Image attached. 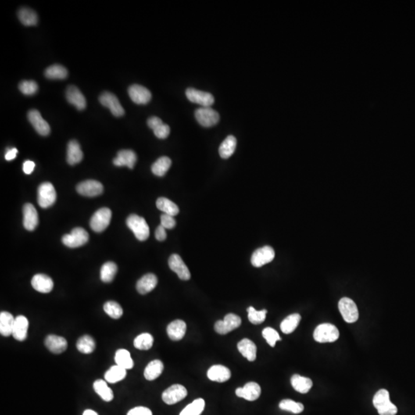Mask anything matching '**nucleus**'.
I'll list each match as a JSON object with an SVG mask.
<instances>
[{
	"label": "nucleus",
	"mask_w": 415,
	"mask_h": 415,
	"mask_svg": "<svg viewBox=\"0 0 415 415\" xmlns=\"http://www.w3.org/2000/svg\"><path fill=\"white\" fill-rule=\"evenodd\" d=\"M154 338L149 333H142L134 340L135 348L138 350H149L153 345Z\"/></svg>",
	"instance_id": "46"
},
{
	"label": "nucleus",
	"mask_w": 415,
	"mask_h": 415,
	"mask_svg": "<svg viewBox=\"0 0 415 415\" xmlns=\"http://www.w3.org/2000/svg\"><path fill=\"white\" fill-rule=\"evenodd\" d=\"M45 76L49 80H65L68 76V71L64 66L55 64L46 69Z\"/></svg>",
	"instance_id": "43"
},
{
	"label": "nucleus",
	"mask_w": 415,
	"mask_h": 415,
	"mask_svg": "<svg viewBox=\"0 0 415 415\" xmlns=\"http://www.w3.org/2000/svg\"><path fill=\"white\" fill-rule=\"evenodd\" d=\"M261 391L259 384L252 381L247 383L243 388H237L235 394L239 398H244L249 402H254L260 397Z\"/></svg>",
	"instance_id": "19"
},
{
	"label": "nucleus",
	"mask_w": 415,
	"mask_h": 415,
	"mask_svg": "<svg viewBox=\"0 0 415 415\" xmlns=\"http://www.w3.org/2000/svg\"><path fill=\"white\" fill-rule=\"evenodd\" d=\"M155 238H156L158 241H165L166 239V237H167V234H166V229L163 227L162 226H159V227L157 228L156 230H155Z\"/></svg>",
	"instance_id": "54"
},
{
	"label": "nucleus",
	"mask_w": 415,
	"mask_h": 415,
	"mask_svg": "<svg viewBox=\"0 0 415 415\" xmlns=\"http://www.w3.org/2000/svg\"><path fill=\"white\" fill-rule=\"evenodd\" d=\"M195 118L201 126L204 127H212L219 123V114L211 107H202L195 112Z\"/></svg>",
	"instance_id": "8"
},
{
	"label": "nucleus",
	"mask_w": 415,
	"mask_h": 415,
	"mask_svg": "<svg viewBox=\"0 0 415 415\" xmlns=\"http://www.w3.org/2000/svg\"><path fill=\"white\" fill-rule=\"evenodd\" d=\"M158 284V278L152 273L145 275L138 280L137 289L141 295H145L152 291Z\"/></svg>",
	"instance_id": "27"
},
{
	"label": "nucleus",
	"mask_w": 415,
	"mask_h": 415,
	"mask_svg": "<svg viewBox=\"0 0 415 415\" xmlns=\"http://www.w3.org/2000/svg\"><path fill=\"white\" fill-rule=\"evenodd\" d=\"M169 266L171 270L176 273L181 280L188 281L191 277L188 268L186 266L181 257L177 254L171 255L169 259Z\"/></svg>",
	"instance_id": "16"
},
{
	"label": "nucleus",
	"mask_w": 415,
	"mask_h": 415,
	"mask_svg": "<svg viewBox=\"0 0 415 415\" xmlns=\"http://www.w3.org/2000/svg\"><path fill=\"white\" fill-rule=\"evenodd\" d=\"M156 206L159 210L162 211L164 213L173 216V217L177 216L180 212V209L176 204L172 202L171 200L168 199V198H164V197H161V198L157 199Z\"/></svg>",
	"instance_id": "37"
},
{
	"label": "nucleus",
	"mask_w": 415,
	"mask_h": 415,
	"mask_svg": "<svg viewBox=\"0 0 415 415\" xmlns=\"http://www.w3.org/2000/svg\"><path fill=\"white\" fill-rule=\"evenodd\" d=\"M338 309L346 323H355L359 319V309L356 304L351 298H341L338 302Z\"/></svg>",
	"instance_id": "6"
},
{
	"label": "nucleus",
	"mask_w": 415,
	"mask_h": 415,
	"mask_svg": "<svg viewBox=\"0 0 415 415\" xmlns=\"http://www.w3.org/2000/svg\"><path fill=\"white\" fill-rule=\"evenodd\" d=\"M171 166H172V160L169 159V157H160L152 165V173L155 175V176L162 177V176H164L166 174L169 169H170Z\"/></svg>",
	"instance_id": "41"
},
{
	"label": "nucleus",
	"mask_w": 415,
	"mask_h": 415,
	"mask_svg": "<svg viewBox=\"0 0 415 415\" xmlns=\"http://www.w3.org/2000/svg\"><path fill=\"white\" fill-rule=\"evenodd\" d=\"M18 17L21 23H23L24 26H37L38 23V16L37 12L26 7H23L19 9L18 12Z\"/></svg>",
	"instance_id": "35"
},
{
	"label": "nucleus",
	"mask_w": 415,
	"mask_h": 415,
	"mask_svg": "<svg viewBox=\"0 0 415 415\" xmlns=\"http://www.w3.org/2000/svg\"><path fill=\"white\" fill-rule=\"evenodd\" d=\"M279 408L281 410L287 411L293 414L302 413L304 411V405L302 403L294 402L291 399L282 400L279 404Z\"/></svg>",
	"instance_id": "49"
},
{
	"label": "nucleus",
	"mask_w": 415,
	"mask_h": 415,
	"mask_svg": "<svg viewBox=\"0 0 415 415\" xmlns=\"http://www.w3.org/2000/svg\"><path fill=\"white\" fill-rule=\"evenodd\" d=\"M137 155L133 150H121L118 152L117 156L113 160L115 166H127L130 169H133L137 163Z\"/></svg>",
	"instance_id": "22"
},
{
	"label": "nucleus",
	"mask_w": 415,
	"mask_h": 415,
	"mask_svg": "<svg viewBox=\"0 0 415 415\" xmlns=\"http://www.w3.org/2000/svg\"><path fill=\"white\" fill-rule=\"evenodd\" d=\"M45 345L50 352L54 354H61L67 349V341L60 336L50 334L45 339Z\"/></svg>",
	"instance_id": "23"
},
{
	"label": "nucleus",
	"mask_w": 415,
	"mask_h": 415,
	"mask_svg": "<svg viewBox=\"0 0 415 415\" xmlns=\"http://www.w3.org/2000/svg\"><path fill=\"white\" fill-rule=\"evenodd\" d=\"M18 153L17 148H13L8 149L6 151V153L5 155V160L12 161L16 159V155Z\"/></svg>",
	"instance_id": "56"
},
{
	"label": "nucleus",
	"mask_w": 415,
	"mask_h": 415,
	"mask_svg": "<svg viewBox=\"0 0 415 415\" xmlns=\"http://www.w3.org/2000/svg\"><path fill=\"white\" fill-rule=\"evenodd\" d=\"M115 361L117 366L123 368V369L129 370L132 369L134 366V362L131 358L130 352L126 349H119L116 352Z\"/></svg>",
	"instance_id": "40"
},
{
	"label": "nucleus",
	"mask_w": 415,
	"mask_h": 415,
	"mask_svg": "<svg viewBox=\"0 0 415 415\" xmlns=\"http://www.w3.org/2000/svg\"><path fill=\"white\" fill-rule=\"evenodd\" d=\"M237 347L240 353L249 362H254L256 359L257 347L253 341L244 338L238 343Z\"/></svg>",
	"instance_id": "30"
},
{
	"label": "nucleus",
	"mask_w": 415,
	"mask_h": 415,
	"mask_svg": "<svg viewBox=\"0 0 415 415\" xmlns=\"http://www.w3.org/2000/svg\"><path fill=\"white\" fill-rule=\"evenodd\" d=\"M291 384L295 391L302 394H306L309 392L313 385V383L310 378L303 377L299 374H294L291 377Z\"/></svg>",
	"instance_id": "31"
},
{
	"label": "nucleus",
	"mask_w": 415,
	"mask_h": 415,
	"mask_svg": "<svg viewBox=\"0 0 415 415\" xmlns=\"http://www.w3.org/2000/svg\"><path fill=\"white\" fill-rule=\"evenodd\" d=\"M241 324L239 316L230 313L225 316L224 320L218 321L215 324V330L219 334H226L238 328Z\"/></svg>",
	"instance_id": "9"
},
{
	"label": "nucleus",
	"mask_w": 415,
	"mask_h": 415,
	"mask_svg": "<svg viewBox=\"0 0 415 415\" xmlns=\"http://www.w3.org/2000/svg\"><path fill=\"white\" fill-rule=\"evenodd\" d=\"M231 375L230 369L220 365L212 366L207 373V376L211 381L219 383L226 382L231 377Z\"/></svg>",
	"instance_id": "25"
},
{
	"label": "nucleus",
	"mask_w": 415,
	"mask_h": 415,
	"mask_svg": "<svg viewBox=\"0 0 415 415\" xmlns=\"http://www.w3.org/2000/svg\"><path fill=\"white\" fill-rule=\"evenodd\" d=\"M247 312H248V320L253 324H260L263 323L266 320L268 312L266 309L257 311L252 306L248 307Z\"/></svg>",
	"instance_id": "47"
},
{
	"label": "nucleus",
	"mask_w": 415,
	"mask_h": 415,
	"mask_svg": "<svg viewBox=\"0 0 415 415\" xmlns=\"http://www.w3.org/2000/svg\"><path fill=\"white\" fill-rule=\"evenodd\" d=\"M83 159V153L80 143L76 140L69 141L67 147L66 160L70 166L80 163Z\"/></svg>",
	"instance_id": "28"
},
{
	"label": "nucleus",
	"mask_w": 415,
	"mask_h": 415,
	"mask_svg": "<svg viewBox=\"0 0 415 415\" xmlns=\"http://www.w3.org/2000/svg\"><path fill=\"white\" fill-rule=\"evenodd\" d=\"M339 338V331L334 324H319L314 331V339L319 343L334 342Z\"/></svg>",
	"instance_id": "3"
},
{
	"label": "nucleus",
	"mask_w": 415,
	"mask_h": 415,
	"mask_svg": "<svg viewBox=\"0 0 415 415\" xmlns=\"http://www.w3.org/2000/svg\"><path fill=\"white\" fill-rule=\"evenodd\" d=\"M186 96L190 102L198 104L202 107H211L215 102V98L211 93L189 88L186 90Z\"/></svg>",
	"instance_id": "13"
},
{
	"label": "nucleus",
	"mask_w": 415,
	"mask_h": 415,
	"mask_svg": "<svg viewBox=\"0 0 415 415\" xmlns=\"http://www.w3.org/2000/svg\"><path fill=\"white\" fill-rule=\"evenodd\" d=\"M90 235L83 228H76L72 230L70 234H65L62 237V243L69 248H78L88 242Z\"/></svg>",
	"instance_id": "5"
},
{
	"label": "nucleus",
	"mask_w": 415,
	"mask_h": 415,
	"mask_svg": "<svg viewBox=\"0 0 415 415\" xmlns=\"http://www.w3.org/2000/svg\"><path fill=\"white\" fill-rule=\"evenodd\" d=\"M126 374H127L126 369L116 365V366H112L105 372V381L111 384H115L123 380L126 377Z\"/></svg>",
	"instance_id": "36"
},
{
	"label": "nucleus",
	"mask_w": 415,
	"mask_h": 415,
	"mask_svg": "<svg viewBox=\"0 0 415 415\" xmlns=\"http://www.w3.org/2000/svg\"><path fill=\"white\" fill-rule=\"evenodd\" d=\"M275 256H276L275 250L272 247L266 245V246L255 250L252 254L251 262L254 267L260 268L266 264L273 262Z\"/></svg>",
	"instance_id": "11"
},
{
	"label": "nucleus",
	"mask_w": 415,
	"mask_h": 415,
	"mask_svg": "<svg viewBox=\"0 0 415 415\" xmlns=\"http://www.w3.org/2000/svg\"><path fill=\"white\" fill-rule=\"evenodd\" d=\"M188 395L187 390L181 384H173L162 393V400L167 405H172L181 402Z\"/></svg>",
	"instance_id": "10"
},
{
	"label": "nucleus",
	"mask_w": 415,
	"mask_h": 415,
	"mask_svg": "<svg viewBox=\"0 0 415 415\" xmlns=\"http://www.w3.org/2000/svg\"><path fill=\"white\" fill-rule=\"evenodd\" d=\"M93 388L105 402H109L113 399V392L107 384L106 381L103 380H97L93 384Z\"/></svg>",
	"instance_id": "38"
},
{
	"label": "nucleus",
	"mask_w": 415,
	"mask_h": 415,
	"mask_svg": "<svg viewBox=\"0 0 415 415\" xmlns=\"http://www.w3.org/2000/svg\"><path fill=\"white\" fill-rule=\"evenodd\" d=\"M163 370V363L159 360H154L149 362L145 368L144 376L148 381H153L162 374Z\"/></svg>",
	"instance_id": "33"
},
{
	"label": "nucleus",
	"mask_w": 415,
	"mask_h": 415,
	"mask_svg": "<svg viewBox=\"0 0 415 415\" xmlns=\"http://www.w3.org/2000/svg\"><path fill=\"white\" fill-rule=\"evenodd\" d=\"M83 415H98V414L96 413V412H94V411L90 410V409H89V410L85 411L84 413H83Z\"/></svg>",
	"instance_id": "57"
},
{
	"label": "nucleus",
	"mask_w": 415,
	"mask_h": 415,
	"mask_svg": "<svg viewBox=\"0 0 415 415\" xmlns=\"http://www.w3.org/2000/svg\"><path fill=\"white\" fill-rule=\"evenodd\" d=\"M56 201V191L52 183H44L38 188V203L43 209L52 206Z\"/></svg>",
	"instance_id": "7"
},
{
	"label": "nucleus",
	"mask_w": 415,
	"mask_h": 415,
	"mask_svg": "<svg viewBox=\"0 0 415 415\" xmlns=\"http://www.w3.org/2000/svg\"><path fill=\"white\" fill-rule=\"evenodd\" d=\"M205 402L202 398L195 400L182 411L180 415H200L205 409Z\"/></svg>",
	"instance_id": "45"
},
{
	"label": "nucleus",
	"mask_w": 415,
	"mask_h": 415,
	"mask_svg": "<svg viewBox=\"0 0 415 415\" xmlns=\"http://www.w3.org/2000/svg\"><path fill=\"white\" fill-rule=\"evenodd\" d=\"M29 321L25 316H19L15 319L12 335L17 341H25L27 338Z\"/></svg>",
	"instance_id": "26"
},
{
	"label": "nucleus",
	"mask_w": 415,
	"mask_h": 415,
	"mask_svg": "<svg viewBox=\"0 0 415 415\" xmlns=\"http://www.w3.org/2000/svg\"><path fill=\"white\" fill-rule=\"evenodd\" d=\"M32 286L36 291L39 292L49 293L53 289L54 283L49 276L44 274H37L33 276L32 279Z\"/></svg>",
	"instance_id": "21"
},
{
	"label": "nucleus",
	"mask_w": 415,
	"mask_h": 415,
	"mask_svg": "<svg viewBox=\"0 0 415 415\" xmlns=\"http://www.w3.org/2000/svg\"><path fill=\"white\" fill-rule=\"evenodd\" d=\"M148 126L153 130L154 134L160 139L167 138L170 133V128L168 125L164 124L162 119L156 116H152L148 119Z\"/></svg>",
	"instance_id": "24"
},
{
	"label": "nucleus",
	"mask_w": 415,
	"mask_h": 415,
	"mask_svg": "<svg viewBox=\"0 0 415 415\" xmlns=\"http://www.w3.org/2000/svg\"><path fill=\"white\" fill-rule=\"evenodd\" d=\"M128 92L133 102L138 105L148 103L152 98V93L149 90L140 85H133L128 90Z\"/></svg>",
	"instance_id": "17"
},
{
	"label": "nucleus",
	"mask_w": 415,
	"mask_h": 415,
	"mask_svg": "<svg viewBox=\"0 0 415 415\" xmlns=\"http://www.w3.org/2000/svg\"><path fill=\"white\" fill-rule=\"evenodd\" d=\"M262 335L271 347L276 346V342L281 340L278 333L273 327H268L264 329L262 331Z\"/></svg>",
	"instance_id": "51"
},
{
	"label": "nucleus",
	"mask_w": 415,
	"mask_h": 415,
	"mask_svg": "<svg viewBox=\"0 0 415 415\" xmlns=\"http://www.w3.org/2000/svg\"><path fill=\"white\" fill-rule=\"evenodd\" d=\"M103 309L105 313L110 316L112 319H119L123 316V310L122 307L119 303L114 301H109L105 303Z\"/></svg>",
	"instance_id": "48"
},
{
	"label": "nucleus",
	"mask_w": 415,
	"mask_h": 415,
	"mask_svg": "<svg viewBox=\"0 0 415 415\" xmlns=\"http://www.w3.org/2000/svg\"><path fill=\"white\" fill-rule=\"evenodd\" d=\"M35 166H36L35 162H32V161L30 160L26 161V162L23 163V172H24L25 174H31V173H33V170H34Z\"/></svg>",
	"instance_id": "55"
},
{
	"label": "nucleus",
	"mask_w": 415,
	"mask_h": 415,
	"mask_svg": "<svg viewBox=\"0 0 415 415\" xmlns=\"http://www.w3.org/2000/svg\"><path fill=\"white\" fill-rule=\"evenodd\" d=\"M237 145V140L233 136H229L219 147V152L223 159H227L234 154Z\"/></svg>",
	"instance_id": "34"
},
{
	"label": "nucleus",
	"mask_w": 415,
	"mask_h": 415,
	"mask_svg": "<svg viewBox=\"0 0 415 415\" xmlns=\"http://www.w3.org/2000/svg\"><path fill=\"white\" fill-rule=\"evenodd\" d=\"M99 102L102 105L109 109L112 115L116 117L123 116L125 114L123 107L121 105L116 95L112 93L105 92L101 94L99 96Z\"/></svg>",
	"instance_id": "12"
},
{
	"label": "nucleus",
	"mask_w": 415,
	"mask_h": 415,
	"mask_svg": "<svg viewBox=\"0 0 415 415\" xmlns=\"http://www.w3.org/2000/svg\"><path fill=\"white\" fill-rule=\"evenodd\" d=\"M126 225L130 228L137 239L145 241L149 237V227L144 218L133 214L126 219Z\"/></svg>",
	"instance_id": "2"
},
{
	"label": "nucleus",
	"mask_w": 415,
	"mask_h": 415,
	"mask_svg": "<svg viewBox=\"0 0 415 415\" xmlns=\"http://www.w3.org/2000/svg\"><path fill=\"white\" fill-rule=\"evenodd\" d=\"M112 212L108 208H102L95 212L90 220V227L95 232H102L110 224Z\"/></svg>",
	"instance_id": "4"
},
{
	"label": "nucleus",
	"mask_w": 415,
	"mask_h": 415,
	"mask_svg": "<svg viewBox=\"0 0 415 415\" xmlns=\"http://www.w3.org/2000/svg\"><path fill=\"white\" fill-rule=\"evenodd\" d=\"M127 415H152V412L145 407H137L128 412Z\"/></svg>",
	"instance_id": "53"
},
{
	"label": "nucleus",
	"mask_w": 415,
	"mask_h": 415,
	"mask_svg": "<svg viewBox=\"0 0 415 415\" xmlns=\"http://www.w3.org/2000/svg\"><path fill=\"white\" fill-rule=\"evenodd\" d=\"M373 405L380 415H396L398 409L390 400L389 392L387 390H379L373 398Z\"/></svg>",
	"instance_id": "1"
},
{
	"label": "nucleus",
	"mask_w": 415,
	"mask_h": 415,
	"mask_svg": "<svg viewBox=\"0 0 415 415\" xmlns=\"http://www.w3.org/2000/svg\"><path fill=\"white\" fill-rule=\"evenodd\" d=\"M186 332V324L184 321L175 320L168 325L167 334L173 341H180L184 338Z\"/></svg>",
	"instance_id": "29"
},
{
	"label": "nucleus",
	"mask_w": 415,
	"mask_h": 415,
	"mask_svg": "<svg viewBox=\"0 0 415 415\" xmlns=\"http://www.w3.org/2000/svg\"><path fill=\"white\" fill-rule=\"evenodd\" d=\"M19 90L21 92L26 95H33L38 91V85L35 81L32 80H25L19 83Z\"/></svg>",
	"instance_id": "50"
},
{
	"label": "nucleus",
	"mask_w": 415,
	"mask_h": 415,
	"mask_svg": "<svg viewBox=\"0 0 415 415\" xmlns=\"http://www.w3.org/2000/svg\"><path fill=\"white\" fill-rule=\"evenodd\" d=\"M117 270L116 263L112 262H105L100 271L101 280L105 283L111 282L116 276Z\"/></svg>",
	"instance_id": "42"
},
{
	"label": "nucleus",
	"mask_w": 415,
	"mask_h": 415,
	"mask_svg": "<svg viewBox=\"0 0 415 415\" xmlns=\"http://www.w3.org/2000/svg\"><path fill=\"white\" fill-rule=\"evenodd\" d=\"M176 225V222L173 216L165 213L161 216V226H163L166 230H173Z\"/></svg>",
	"instance_id": "52"
},
{
	"label": "nucleus",
	"mask_w": 415,
	"mask_h": 415,
	"mask_svg": "<svg viewBox=\"0 0 415 415\" xmlns=\"http://www.w3.org/2000/svg\"><path fill=\"white\" fill-rule=\"evenodd\" d=\"M76 348L81 353L91 354L95 348V340L90 335H84L76 343Z\"/></svg>",
	"instance_id": "44"
},
{
	"label": "nucleus",
	"mask_w": 415,
	"mask_h": 415,
	"mask_svg": "<svg viewBox=\"0 0 415 415\" xmlns=\"http://www.w3.org/2000/svg\"><path fill=\"white\" fill-rule=\"evenodd\" d=\"M76 191L83 196L95 197L103 192V185L95 180H87L76 186Z\"/></svg>",
	"instance_id": "15"
},
{
	"label": "nucleus",
	"mask_w": 415,
	"mask_h": 415,
	"mask_svg": "<svg viewBox=\"0 0 415 415\" xmlns=\"http://www.w3.org/2000/svg\"><path fill=\"white\" fill-rule=\"evenodd\" d=\"M23 226L28 231L36 230L39 224L38 212L32 204L27 203L23 206Z\"/></svg>",
	"instance_id": "18"
},
{
	"label": "nucleus",
	"mask_w": 415,
	"mask_h": 415,
	"mask_svg": "<svg viewBox=\"0 0 415 415\" xmlns=\"http://www.w3.org/2000/svg\"><path fill=\"white\" fill-rule=\"evenodd\" d=\"M66 97L68 102L74 105L79 110H83L87 107V99L77 87L69 86L66 90Z\"/></svg>",
	"instance_id": "20"
},
{
	"label": "nucleus",
	"mask_w": 415,
	"mask_h": 415,
	"mask_svg": "<svg viewBox=\"0 0 415 415\" xmlns=\"http://www.w3.org/2000/svg\"><path fill=\"white\" fill-rule=\"evenodd\" d=\"M28 119L36 131L43 137H46L50 133V126L43 118L41 113L37 109H32L28 112Z\"/></svg>",
	"instance_id": "14"
},
{
	"label": "nucleus",
	"mask_w": 415,
	"mask_h": 415,
	"mask_svg": "<svg viewBox=\"0 0 415 415\" xmlns=\"http://www.w3.org/2000/svg\"><path fill=\"white\" fill-rule=\"evenodd\" d=\"M15 319L9 312L0 313V333L4 337H9L12 334Z\"/></svg>",
	"instance_id": "32"
},
{
	"label": "nucleus",
	"mask_w": 415,
	"mask_h": 415,
	"mask_svg": "<svg viewBox=\"0 0 415 415\" xmlns=\"http://www.w3.org/2000/svg\"><path fill=\"white\" fill-rule=\"evenodd\" d=\"M301 319H302V317L299 314L295 313L290 315L288 317L285 318L282 321V323H281L280 327H281V331L284 334H291L298 327L300 322H301Z\"/></svg>",
	"instance_id": "39"
}]
</instances>
